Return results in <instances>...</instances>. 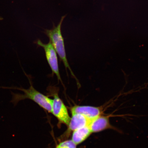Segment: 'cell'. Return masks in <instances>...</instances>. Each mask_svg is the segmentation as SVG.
I'll return each mask as SVG.
<instances>
[{"label":"cell","mask_w":148,"mask_h":148,"mask_svg":"<svg viewBox=\"0 0 148 148\" xmlns=\"http://www.w3.org/2000/svg\"><path fill=\"white\" fill-rule=\"evenodd\" d=\"M70 110L72 114H82L91 120L101 115L102 110L101 107L79 105L71 107Z\"/></svg>","instance_id":"obj_5"},{"label":"cell","mask_w":148,"mask_h":148,"mask_svg":"<svg viewBox=\"0 0 148 148\" xmlns=\"http://www.w3.org/2000/svg\"><path fill=\"white\" fill-rule=\"evenodd\" d=\"M55 148H77V145L72 140L61 142Z\"/></svg>","instance_id":"obj_9"},{"label":"cell","mask_w":148,"mask_h":148,"mask_svg":"<svg viewBox=\"0 0 148 148\" xmlns=\"http://www.w3.org/2000/svg\"><path fill=\"white\" fill-rule=\"evenodd\" d=\"M48 89L49 95L53 97L51 113L61 123L68 126L71 118L68 114L67 109L65 105L59 97L58 88L51 86L48 88Z\"/></svg>","instance_id":"obj_3"},{"label":"cell","mask_w":148,"mask_h":148,"mask_svg":"<svg viewBox=\"0 0 148 148\" xmlns=\"http://www.w3.org/2000/svg\"><path fill=\"white\" fill-rule=\"evenodd\" d=\"M66 16H62L60 23L57 26L53 25V27L51 29H45L44 33L49 37L50 42L53 45L55 50L59 56L61 60L64 64L66 70H69L72 76L75 78L77 82V86H79V83L72 71L69 65L66 57L64 39L62 36L61 27L64 18Z\"/></svg>","instance_id":"obj_1"},{"label":"cell","mask_w":148,"mask_h":148,"mask_svg":"<svg viewBox=\"0 0 148 148\" xmlns=\"http://www.w3.org/2000/svg\"><path fill=\"white\" fill-rule=\"evenodd\" d=\"M92 133L101 132L105 130L112 129L108 116L100 115L92 119L88 125Z\"/></svg>","instance_id":"obj_6"},{"label":"cell","mask_w":148,"mask_h":148,"mask_svg":"<svg viewBox=\"0 0 148 148\" xmlns=\"http://www.w3.org/2000/svg\"><path fill=\"white\" fill-rule=\"evenodd\" d=\"M92 133L88 126L83 127L73 131L71 140L77 145L86 140Z\"/></svg>","instance_id":"obj_8"},{"label":"cell","mask_w":148,"mask_h":148,"mask_svg":"<svg viewBox=\"0 0 148 148\" xmlns=\"http://www.w3.org/2000/svg\"><path fill=\"white\" fill-rule=\"evenodd\" d=\"M91 120L82 114H72V117L68 125V129L70 131H73L83 127L88 126Z\"/></svg>","instance_id":"obj_7"},{"label":"cell","mask_w":148,"mask_h":148,"mask_svg":"<svg viewBox=\"0 0 148 148\" xmlns=\"http://www.w3.org/2000/svg\"><path fill=\"white\" fill-rule=\"evenodd\" d=\"M31 84L30 87L27 89L22 88H5L21 90L24 94L14 93L12 92V99L11 102L16 105L20 101L26 99L31 100L39 105L42 108L48 112H52V104L53 99H50L47 96L44 95L35 89L31 83L30 79L29 78Z\"/></svg>","instance_id":"obj_2"},{"label":"cell","mask_w":148,"mask_h":148,"mask_svg":"<svg viewBox=\"0 0 148 148\" xmlns=\"http://www.w3.org/2000/svg\"><path fill=\"white\" fill-rule=\"evenodd\" d=\"M2 19H3V18H2L0 17V20H2Z\"/></svg>","instance_id":"obj_10"},{"label":"cell","mask_w":148,"mask_h":148,"mask_svg":"<svg viewBox=\"0 0 148 148\" xmlns=\"http://www.w3.org/2000/svg\"><path fill=\"white\" fill-rule=\"evenodd\" d=\"M36 43L37 45L43 48L45 52L46 59L53 72V74H55L58 80L62 83L59 71L57 53L51 42L49 41L47 44H44L41 40H37Z\"/></svg>","instance_id":"obj_4"}]
</instances>
